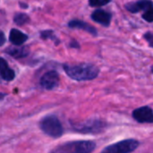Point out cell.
<instances>
[{
  "instance_id": "6da1fadb",
  "label": "cell",
  "mask_w": 153,
  "mask_h": 153,
  "mask_svg": "<svg viewBox=\"0 0 153 153\" xmlns=\"http://www.w3.org/2000/svg\"><path fill=\"white\" fill-rule=\"evenodd\" d=\"M64 70L68 77L75 81H91L98 77L100 69L91 64L65 65Z\"/></svg>"
},
{
  "instance_id": "7a4b0ae2",
  "label": "cell",
  "mask_w": 153,
  "mask_h": 153,
  "mask_svg": "<svg viewBox=\"0 0 153 153\" xmlns=\"http://www.w3.org/2000/svg\"><path fill=\"white\" fill-rule=\"evenodd\" d=\"M96 149L92 141H74L63 143L50 153H91Z\"/></svg>"
},
{
  "instance_id": "3957f363",
  "label": "cell",
  "mask_w": 153,
  "mask_h": 153,
  "mask_svg": "<svg viewBox=\"0 0 153 153\" xmlns=\"http://www.w3.org/2000/svg\"><path fill=\"white\" fill-rule=\"evenodd\" d=\"M108 126V124L99 118H91L81 123L72 124L73 130L86 134H97L102 133Z\"/></svg>"
},
{
  "instance_id": "277c9868",
  "label": "cell",
  "mask_w": 153,
  "mask_h": 153,
  "mask_svg": "<svg viewBox=\"0 0 153 153\" xmlns=\"http://www.w3.org/2000/svg\"><path fill=\"white\" fill-rule=\"evenodd\" d=\"M39 127L45 134L52 138H59L64 134L61 122L54 115H48L43 117L39 122Z\"/></svg>"
},
{
  "instance_id": "5b68a950",
  "label": "cell",
  "mask_w": 153,
  "mask_h": 153,
  "mask_svg": "<svg viewBox=\"0 0 153 153\" xmlns=\"http://www.w3.org/2000/svg\"><path fill=\"white\" fill-rule=\"evenodd\" d=\"M139 145L140 143L137 140L127 139L107 146L100 153H132L139 147Z\"/></svg>"
},
{
  "instance_id": "8992f818",
  "label": "cell",
  "mask_w": 153,
  "mask_h": 153,
  "mask_svg": "<svg viewBox=\"0 0 153 153\" xmlns=\"http://www.w3.org/2000/svg\"><path fill=\"white\" fill-rule=\"evenodd\" d=\"M133 118L140 124H152L153 110L148 106H143L134 109L132 113Z\"/></svg>"
},
{
  "instance_id": "52a82bcc",
  "label": "cell",
  "mask_w": 153,
  "mask_h": 153,
  "mask_svg": "<svg viewBox=\"0 0 153 153\" xmlns=\"http://www.w3.org/2000/svg\"><path fill=\"white\" fill-rule=\"evenodd\" d=\"M39 83L40 86L45 90H53L59 84V74L56 71L47 72L40 78Z\"/></svg>"
},
{
  "instance_id": "ba28073f",
  "label": "cell",
  "mask_w": 153,
  "mask_h": 153,
  "mask_svg": "<svg viewBox=\"0 0 153 153\" xmlns=\"http://www.w3.org/2000/svg\"><path fill=\"white\" fill-rule=\"evenodd\" d=\"M91 19L104 27H108L111 22L112 14L103 9H97L91 13Z\"/></svg>"
},
{
  "instance_id": "9c48e42d",
  "label": "cell",
  "mask_w": 153,
  "mask_h": 153,
  "mask_svg": "<svg viewBox=\"0 0 153 153\" xmlns=\"http://www.w3.org/2000/svg\"><path fill=\"white\" fill-rule=\"evenodd\" d=\"M153 7L152 1H148V0H141V1H136V2H131L127 3L125 5V8L133 13H139L140 11H147L150 8Z\"/></svg>"
},
{
  "instance_id": "30bf717a",
  "label": "cell",
  "mask_w": 153,
  "mask_h": 153,
  "mask_svg": "<svg viewBox=\"0 0 153 153\" xmlns=\"http://www.w3.org/2000/svg\"><path fill=\"white\" fill-rule=\"evenodd\" d=\"M68 26L71 29H79V30H82L87 31L88 33L93 35V36H97L98 35V31L96 30V28H94L93 26H91V24L81 21V20H72L69 22Z\"/></svg>"
},
{
  "instance_id": "8fae6325",
  "label": "cell",
  "mask_w": 153,
  "mask_h": 153,
  "mask_svg": "<svg viewBox=\"0 0 153 153\" xmlns=\"http://www.w3.org/2000/svg\"><path fill=\"white\" fill-rule=\"evenodd\" d=\"M0 76L3 80L8 82L13 81L15 77L14 71L12 68H10L5 59L2 57H0Z\"/></svg>"
},
{
  "instance_id": "7c38bea8",
  "label": "cell",
  "mask_w": 153,
  "mask_h": 153,
  "mask_svg": "<svg viewBox=\"0 0 153 153\" xmlns=\"http://www.w3.org/2000/svg\"><path fill=\"white\" fill-rule=\"evenodd\" d=\"M28 39V36L17 29H12L9 34V40L16 46H22Z\"/></svg>"
},
{
  "instance_id": "4fadbf2b",
  "label": "cell",
  "mask_w": 153,
  "mask_h": 153,
  "mask_svg": "<svg viewBox=\"0 0 153 153\" xmlns=\"http://www.w3.org/2000/svg\"><path fill=\"white\" fill-rule=\"evenodd\" d=\"M6 53L13 57L20 58V57H25L29 54V50L27 48H13L10 47L6 49Z\"/></svg>"
},
{
  "instance_id": "5bb4252c",
  "label": "cell",
  "mask_w": 153,
  "mask_h": 153,
  "mask_svg": "<svg viewBox=\"0 0 153 153\" xmlns=\"http://www.w3.org/2000/svg\"><path fill=\"white\" fill-rule=\"evenodd\" d=\"M13 21L14 22L17 24V25H23L27 22H29L30 21V17L26 14V13H18L14 15V18H13Z\"/></svg>"
},
{
  "instance_id": "9a60e30c",
  "label": "cell",
  "mask_w": 153,
  "mask_h": 153,
  "mask_svg": "<svg viewBox=\"0 0 153 153\" xmlns=\"http://www.w3.org/2000/svg\"><path fill=\"white\" fill-rule=\"evenodd\" d=\"M40 35H41V38L42 39H51V40H53V41H55L56 44H58V42H59V40H58V39H56V36L55 35V33L52 31V30H44V31H42L41 33H40Z\"/></svg>"
},
{
  "instance_id": "2e32d148",
  "label": "cell",
  "mask_w": 153,
  "mask_h": 153,
  "mask_svg": "<svg viewBox=\"0 0 153 153\" xmlns=\"http://www.w3.org/2000/svg\"><path fill=\"white\" fill-rule=\"evenodd\" d=\"M110 1L108 0V1H102V0H91L89 1V4L92 7H100V6H103V5H106L108 4H109Z\"/></svg>"
},
{
  "instance_id": "e0dca14e",
  "label": "cell",
  "mask_w": 153,
  "mask_h": 153,
  "mask_svg": "<svg viewBox=\"0 0 153 153\" xmlns=\"http://www.w3.org/2000/svg\"><path fill=\"white\" fill-rule=\"evenodd\" d=\"M143 19L145 20L148 22H153V7L150 8L149 10L145 11L143 14Z\"/></svg>"
},
{
  "instance_id": "ac0fdd59",
  "label": "cell",
  "mask_w": 153,
  "mask_h": 153,
  "mask_svg": "<svg viewBox=\"0 0 153 153\" xmlns=\"http://www.w3.org/2000/svg\"><path fill=\"white\" fill-rule=\"evenodd\" d=\"M5 36H4V33L3 31L0 30V47L3 46L4 43H5Z\"/></svg>"
},
{
  "instance_id": "d6986e66",
  "label": "cell",
  "mask_w": 153,
  "mask_h": 153,
  "mask_svg": "<svg viewBox=\"0 0 153 153\" xmlns=\"http://www.w3.org/2000/svg\"><path fill=\"white\" fill-rule=\"evenodd\" d=\"M70 46H71L72 48H80L78 42H76V41H73V43H71Z\"/></svg>"
},
{
  "instance_id": "ffe728a7",
  "label": "cell",
  "mask_w": 153,
  "mask_h": 153,
  "mask_svg": "<svg viewBox=\"0 0 153 153\" xmlns=\"http://www.w3.org/2000/svg\"><path fill=\"white\" fill-rule=\"evenodd\" d=\"M4 96H5V94H4V93H0V100H1V99H3Z\"/></svg>"
},
{
  "instance_id": "44dd1931",
  "label": "cell",
  "mask_w": 153,
  "mask_h": 153,
  "mask_svg": "<svg viewBox=\"0 0 153 153\" xmlns=\"http://www.w3.org/2000/svg\"><path fill=\"white\" fill-rule=\"evenodd\" d=\"M152 73H153V66L152 67Z\"/></svg>"
}]
</instances>
